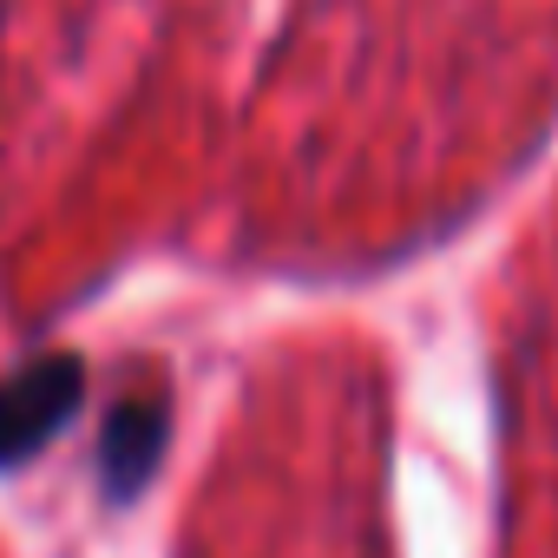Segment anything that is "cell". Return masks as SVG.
<instances>
[{"instance_id": "6da1fadb", "label": "cell", "mask_w": 558, "mask_h": 558, "mask_svg": "<svg viewBox=\"0 0 558 558\" xmlns=\"http://www.w3.org/2000/svg\"><path fill=\"white\" fill-rule=\"evenodd\" d=\"M80 401H86L80 355H34L0 375V473L40 460L80 414Z\"/></svg>"}, {"instance_id": "7a4b0ae2", "label": "cell", "mask_w": 558, "mask_h": 558, "mask_svg": "<svg viewBox=\"0 0 558 558\" xmlns=\"http://www.w3.org/2000/svg\"><path fill=\"white\" fill-rule=\"evenodd\" d=\"M165 388H145V395H125L112 414H106V434H99V480H106V493L112 499H132L145 480H151V466H158V453H165Z\"/></svg>"}]
</instances>
